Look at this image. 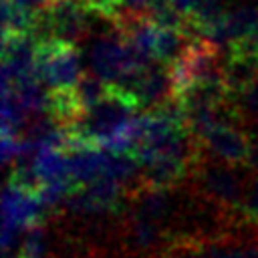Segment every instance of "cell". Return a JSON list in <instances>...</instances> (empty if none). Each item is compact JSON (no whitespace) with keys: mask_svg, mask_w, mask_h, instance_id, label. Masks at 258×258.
<instances>
[{"mask_svg":"<svg viewBox=\"0 0 258 258\" xmlns=\"http://www.w3.org/2000/svg\"><path fill=\"white\" fill-rule=\"evenodd\" d=\"M250 173L252 171L246 165L242 169V165L216 159L202 149V155L194 163L183 185L191 196L216 206L222 212L238 216Z\"/></svg>","mask_w":258,"mask_h":258,"instance_id":"6da1fadb","label":"cell"},{"mask_svg":"<svg viewBox=\"0 0 258 258\" xmlns=\"http://www.w3.org/2000/svg\"><path fill=\"white\" fill-rule=\"evenodd\" d=\"M83 73L81 50L75 42H67L60 38L38 42L36 75L50 91L75 89Z\"/></svg>","mask_w":258,"mask_h":258,"instance_id":"7a4b0ae2","label":"cell"},{"mask_svg":"<svg viewBox=\"0 0 258 258\" xmlns=\"http://www.w3.org/2000/svg\"><path fill=\"white\" fill-rule=\"evenodd\" d=\"M89 67L93 73L103 77L107 83L119 81L127 71L143 69L137 64L131 46L127 44L125 36L113 26V30L101 34L93 40L89 50Z\"/></svg>","mask_w":258,"mask_h":258,"instance_id":"3957f363","label":"cell"},{"mask_svg":"<svg viewBox=\"0 0 258 258\" xmlns=\"http://www.w3.org/2000/svg\"><path fill=\"white\" fill-rule=\"evenodd\" d=\"M198 141L202 143V149L208 155L228 161V163L244 165L252 135L242 125H220V127L208 131Z\"/></svg>","mask_w":258,"mask_h":258,"instance_id":"277c9868","label":"cell"},{"mask_svg":"<svg viewBox=\"0 0 258 258\" xmlns=\"http://www.w3.org/2000/svg\"><path fill=\"white\" fill-rule=\"evenodd\" d=\"M256 79H258V54L240 46H232L230 50H226L222 62V81L232 99L242 95Z\"/></svg>","mask_w":258,"mask_h":258,"instance_id":"5b68a950","label":"cell"},{"mask_svg":"<svg viewBox=\"0 0 258 258\" xmlns=\"http://www.w3.org/2000/svg\"><path fill=\"white\" fill-rule=\"evenodd\" d=\"M135 99L139 105V111H153L161 103H165L169 97H173L171 89V77L167 64L153 62L139 79L135 87Z\"/></svg>","mask_w":258,"mask_h":258,"instance_id":"8992f818","label":"cell"},{"mask_svg":"<svg viewBox=\"0 0 258 258\" xmlns=\"http://www.w3.org/2000/svg\"><path fill=\"white\" fill-rule=\"evenodd\" d=\"M69 177L77 187L87 185L89 181L97 179L105 173L109 151L97 145H85L75 151H69Z\"/></svg>","mask_w":258,"mask_h":258,"instance_id":"52a82bcc","label":"cell"},{"mask_svg":"<svg viewBox=\"0 0 258 258\" xmlns=\"http://www.w3.org/2000/svg\"><path fill=\"white\" fill-rule=\"evenodd\" d=\"M189 38L185 36L183 30L179 28H167V26H157L155 34V60L161 64H171L181 56L185 50Z\"/></svg>","mask_w":258,"mask_h":258,"instance_id":"ba28073f","label":"cell"},{"mask_svg":"<svg viewBox=\"0 0 258 258\" xmlns=\"http://www.w3.org/2000/svg\"><path fill=\"white\" fill-rule=\"evenodd\" d=\"M75 91H77V95H79L83 107L89 109V107H93L95 103H99L101 99H105V97L109 95L111 83H107L103 77H99L97 73H93V71L89 69V71H85V73L81 75V79H79Z\"/></svg>","mask_w":258,"mask_h":258,"instance_id":"9c48e42d","label":"cell"},{"mask_svg":"<svg viewBox=\"0 0 258 258\" xmlns=\"http://www.w3.org/2000/svg\"><path fill=\"white\" fill-rule=\"evenodd\" d=\"M238 218L246 224L258 226V171H252L242 206L238 210Z\"/></svg>","mask_w":258,"mask_h":258,"instance_id":"30bf717a","label":"cell"},{"mask_svg":"<svg viewBox=\"0 0 258 258\" xmlns=\"http://www.w3.org/2000/svg\"><path fill=\"white\" fill-rule=\"evenodd\" d=\"M244 165H246L250 171H258V135H252L250 149H248V155H246V159H244Z\"/></svg>","mask_w":258,"mask_h":258,"instance_id":"8fae6325","label":"cell"},{"mask_svg":"<svg viewBox=\"0 0 258 258\" xmlns=\"http://www.w3.org/2000/svg\"><path fill=\"white\" fill-rule=\"evenodd\" d=\"M151 0H121V8L119 10H127V12H147Z\"/></svg>","mask_w":258,"mask_h":258,"instance_id":"7c38bea8","label":"cell"}]
</instances>
